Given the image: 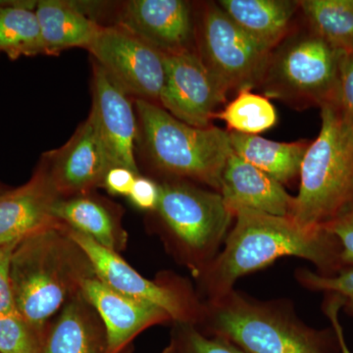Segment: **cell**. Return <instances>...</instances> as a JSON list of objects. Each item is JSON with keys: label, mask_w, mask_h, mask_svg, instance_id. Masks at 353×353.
Here are the masks:
<instances>
[{"label": "cell", "mask_w": 353, "mask_h": 353, "mask_svg": "<svg viewBox=\"0 0 353 353\" xmlns=\"http://www.w3.org/2000/svg\"><path fill=\"white\" fill-rule=\"evenodd\" d=\"M234 219L224 248L199 272L208 299L224 296L239 279L282 257L308 260L323 275L343 269L338 243L323 228L303 227L292 218L250 209H239Z\"/></svg>", "instance_id": "6da1fadb"}, {"label": "cell", "mask_w": 353, "mask_h": 353, "mask_svg": "<svg viewBox=\"0 0 353 353\" xmlns=\"http://www.w3.org/2000/svg\"><path fill=\"white\" fill-rule=\"evenodd\" d=\"M95 276L85 253L60 222L17 243L11 260L16 310L43 338L46 327L85 279Z\"/></svg>", "instance_id": "7a4b0ae2"}, {"label": "cell", "mask_w": 353, "mask_h": 353, "mask_svg": "<svg viewBox=\"0 0 353 353\" xmlns=\"http://www.w3.org/2000/svg\"><path fill=\"white\" fill-rule=\"evenodd\" d=\"M196 327L245 353H341L334 331L311 328L289 305L257 301L234 290L208 299Z\"/></svg>", "instance_id": "3957f363"}, {"label": "cell", "mask_w": 353, "mask_h": 353, "mask_svg": "<svg viewBox=\"0 0 353 353\" xmlns=\"http://www.w3.org/2000/svg\"><path fill=\"white\" fill-rule=\"evenodd\" d=\"M320 108L321 129L304 154L290 216L307 228H322L353 204V126L336 103Z\"/></svg>", "instance_id": "277c9868"}, {"label": "cell", "mask_w": 353, "mask_h": 353, "mask_svg": "<svg viewBox=\"0 0 353 353\" xmlns=\"http://www.w3.org/2000/svg\"><path fill=\"white\" fill-rule=\"evenodd\" d=\"M139 128L148 157L160 171L205 183L219 192L233 153L229 132L196 128L176 119L159 104L134 99Z\"/></svg>", "instance_id": "5b68a950"}, {"label": "cell", "mask_w": 353, "mask_h": 353, "mask_svg": "<svg viewBox=\"0 0 353 353\" xmlns=\"http://www.w3.org/2000/svg\"><path fill=\"white\" fill-rule=\"evenodd\" d=\"M341 54L311 30L288 34L271 52L260 85L264 97L296 108L336 103Z\"/></svg>", "instance_id": "8992f818"}, {"label": "cell", "mask_w": 353, "mask_h": 353, "mask_svg": "<svg viewBox=\"0 0 353 353\" xmlns=\"http://www.w3.org/2000/svg\"><path fill=\"white\" fill-rule=\"evenodd\" d=\"M157 212L181 254L199 272L215 259L234 219L220 192L181 182L160 185Z\"/></svg>", "instance_id": "52a82bcc"}, {"label": "cell", "mask_w": 353, "mask_h": 353, "mask_svg": "<svg viewBox=\"0 0 353 353\" xmlns=\"http://www.w3.org/2000/svg\"><path fill=\"white\" fill-rule=\"evenodd\" d=\"M271 52L243 32L218 4L205 7L199 54L227 94L260 87Z\"/></svg>", "instance_id": "ba28073f"}, {"label": "cell", "mask_w": 353, "mask_h": 353, "mask_svg": "<svg viewBox=\"0 0 353 353\" xmlns=\"http://www.w3.org/2000/svg\"><path fill=\"white\" fill-rule=\"evenodd\" d=\"M87 50L130 97L159 104L166 79L163 53L118 25H102Z\"/></svg>", "instance_id": "9c48e42d"}, {"label": "cell", "mask_w": 353, "mask_h": 353, "mask_svg": "<svg viewBox=\"0 0 353 353\" xmlns=\"http://www.w3.org/2000/svg\"><path fill=\"white\" fill-rule=\"evenodd\" d=\"M69 236L87 255L95 276L111 289L132 299L152 304L170 316L174 324L201 322L203 303L176 285L155 282L141 276L118 252L68 228Z\"/></svg>", "instance_id": "30bf717a"}, {"label": "cell", "mask_w": 353, "mask_h": 353, "mask_svg": "<svg viewBox=\"0 0 353 353\" xmlns=\"http://www.w3.org/2000/svg\"><path fill=\"white\" fill-rule=\"evenodd\" d=\"M164 57L166 79L159 105L190 126L210 127L217 108L226 101V92L196 51Z\"/></svg>", "instance_id": "8fae6325"}, {"label": "cell", "mask_w": 353, "mask_h": 353, "mask_svg": "<svg viewBox=\"0 0 353 353\" xmlns=\"http://www.w3.org/2000/svg\"><path fill=\"white\" fill-rule=\"evenodd\" d=\"M41 160L59 197L94 192L112 167L92 113L65 145L44 153Z\"/></svg>", "instance_id": "7c38bea8"}, {"label": "cell", "mask_w": 353, "mask_h": 353, "mask_svg": "<svg viewBox=\"0 0 353 353\" xmlns=\"http://www.w3.org/2000/svg\"><path fill=\"white\" fill-rule=\"evenodd\" d=\"M118 25L163 54L192 48L194 39L192 4L183 0H129L116 12Z\"/></svg>", "instance_id": "4fadbf2b"}, {"label": "cell", "mask_w": 353, "mask_h": 353, "mask_svg": "<svg viewBox=\"0 0 353 353\" xmlns=\"http://www.w3.org/2000/svg\"><path fill=\"white\" fill-rule=\"evenodd\" d=\"M92 106L90 113L114 166L126 167L139 174L136 143L139 120L132 97L124 92L99 64L92 62Z\"/></svg>", "instance_id": "5bb4252c"}, {"label": "cell", "mask_w": 353, "mask_h": 353, "mask_svg": "<svg viewBox=\"0 0 353 353\" xmlns=\"http://www.w3.org/2000/svg\"><path fill=\"white\" fill-rule=\"evenodd\" d=\"M80 292L103 323L108 353H124L139 333L172 321L162 309L116 292L97 276L83 280Z\"/></svg>", "instance_id": "9a60e30c"}, {"label": "cell", "mask_w": 353, "mask_h": 353, "mask_svg": "<svg viewBox=\"0 0 353 353\" xmlns=\"http://www.w3.org/2000/svg\"><path fill=\"white\" fill-rule=\"evenodd\" d=\"M57 199L46 165L39 160L27 183L0 192V246L20 243L57 223L51 213Z\"/></svg>", "instance_id": "2e32d148"}, {"label": "cell", "mask_w": 353, "mask_h": 353, "mask_svg": "<svg viewBox=\"0 0 353 353\" xmlns=\"http://www.w3.org/2000/svg\"><path fill=\"white\" fill-rule=\"evenodd\" d=\"M219 192L233 214L239 209L283 217L292 214L294 196L284 185L234 152L223 171Z\"/></svg>", "instance_id": "e0dca14e"}, {"label": "cell", "mask_w": 353, "mask_h": 353, "mask_svg": "<svg viewBox=\"0 0 353 353\" xmlns=\"http://www.w3.org/2000/svg\"><path fill=\"white\" fill-rule=\"evenodd\" d=\"M39 353H108L103 323L81 292L48 325Z\"/></svg>", "instance_id": "ac0fdd59"}, {"label": "cell", "mask_w": 353, "mask_h": 353, "mask_svg": "<svg viewBox=\"0 0 353 353\" xmlns=\"http://www.w3.org/2000/svg\"><path fill=\"white\" fill-rule=\"evenodd\" d=\"M51 213L58 222L112 252H119L126 246L127 233L121 224L118 206L92 192L59 197Z\"/></svg>", "instance_id": "d6986e66"}, {"label": "cell", "mask_w": 353, "mask_h": 353, "mask_svg": "<svg viewBox=\"0 0 353 353\" xmlns=\"http://www.w3.org/2000/svg\"><path fill=\"white\" fill-rule=\"evenodd\" d=\"M34 12L46 55H57L69 48L88 50L102 26L85 15L78 2L39 0Z\"/></svg>", "instance_id": "ffe728a7"}, {"label": "cell", "mask_w": 353, "mask_h": 353, "mask_svg": "<svg viewBox=\"0 0 353 353\" xmlns=\"http://www.w3.org/2000/svg\"><path fill=\"white\" fill-rule=\"evenodd\" d=\"M218 6L248 36L273 51L290 34L299 1L221 0Z\"/></svg>", "instance_id": "44dd1931"}, {"label": "cell", "mask_w": 353, "mask_h": 353, "mask_svg": "<svg viewBox=\"0 0 353 353\" xmlns=\"http://www.w3.org/2000/svg\"><path fill=\"white\" fill-rule=\"evenodd\" d=\"M232 150L248 163L268 174L281 183L299 175L309 141L279 143L253 134L229 132Z\"/></svg>", "instance_id": "7402d4cb"}, {"label": "cell", "mask_w": 353, "mask_h": 353, "mask_svg": "<svg viewBox=\"0 0 353 353\" xmlns=\"http://www.w3.org/2000/svg\"><path fill=\"white\" fill-rule=\"evenodd\" d=\"M36 6L31 0L0 1V53L9 59L43 54Z\"/></svg>", "instance_id": "603a6c76"}, {"label": "cell", "mask_w": 353, "mask_h": 353, "mask_svg": "<svg viewBox=\"0 0 353 353\" xmlns=\"http://www.w3.org/2000/svg\"><path fill=\"white\" fill-rule=\"evenodd\" d=\"M310 30L341 52L353 53V0H303Z\"/></svg>", "instance_id": "cb8c5ba5"}, {"label": "cell", "mask_w": 353, "mask_h": 353, "mask_svg": "<svg viewBox=\"0 0 353 353\" xmlns=\"http://www.w3.org/2000/svg\"><path fill=\"white\" fill-rule=\"evenodd\" d=\"M214 118L224 121L228 132L259 136L275 126L277 111L268 97L253 94L252 90L238 92L224 109L217 111Z\"/></svg>", "instance_id": "d4e9b609"}, {"label": "cell", "mask_w": 353, "mask_h": 353, "mask_svg": "<svg viewBox=\"0 0 353 353\" xmlns=\"http://www.w3.org/2000/svg\"><path fill=\"white\" fill-rule=\"evenodd\" d=\"M296 276L299 284L306 289L340 297L343 307L353 315V266L345 267L332 275H323L309 269H299Z\"/></svg>", "instance_id": "484cf974"}, {"label": "cell", "mask_w": 353, "mask_h": 353, "mask_svg": "<svg viewBox=\"0 0 353 353\" xmlns=\"http://www.w3.org/2000/svg\"><path fill=\"white\" fill-rule=\"evenodd\" d=\"M41 341L17 311L0 313V353H39Z\"/></svg>", "instance_id": "4316f807"}, {"label": "cell", "mask_w": 353, "mask_h": 353, "mask_svg": "<svg viewBox=\"0 0 353 353\" xmlns=\"http://www.w3.org/2000/svg\"><path fill=\"white\" fill-rule=\"evenodd\" d=\"M171 341L180 353H245L224 339L202 333L194 324H175Z\"/></svg>", "instance_id": "83f0119b"}, {"label": "cell", "mask_w": 353, "mask_h": 353, "mask_svg": "<svg viewBox=\"0 0 353 353\" xmlns=\"http://www.w3.org/2000/svg\"><path fill=\"white\" fill-rule=\"evenodd\" d=\"M336 239L340 248L341 267L353 266V204L334 219L322 226Z\"/></svg>", "instance_id": "f1b7e54d"}, {"label": "cell", "mask_w": 353, "mask_h": 353, "mask_svg": "<svg viewBox=\"0 0 353 353\" xmlns=\"http://www.w3.org/2000/svg\"><path fill=\"white\" fill-rule=\"evenodd\" d=\"M336 105L353 126V53L341 52L340 57Z\"/></svg>", "instance_id": "f546056e"}, {"label": "cell", "mask_w": 353, "mask_h": 353, "mask_svg": "<svg viewBox=\"0 0 353 353\" xmlns=\"http://www.w3.org/2000/svg\"><path fill=\"white\" fill-rule=\"evenodd\" d=\"M17 243L0 246V313L17 311L11 281V260Z\"/></svg>", "instance_id": "4dcf8cb0"}, {"label": "cell", "mask_w": 353, "mask_h": 353, "mask_svg": "<svg viewBox=\"0 0 353 353\" xmlns=\"http://www.w3.org/2000/svg\"><path fill=\"white\" fill-rule=\"evenodd\" d=\"M128 197L134 206L141 210L157 211L160 199V185L152 179L139 175Z\"/></svg>", "instance_id": "1f68e13d"}, {"label": "cell", "mask_w": 353, "mask_h": 353, "mask_svg": "<svg viewBox=\"0 0 353 353\" xmlns=\"http://www.w3.org/2000/svg\"><path fill=\"white\" fill-rule=\"evenodd\" d=\"M139 175L141 174H137L126 167H111L104 176L101 187L113 196H128Z\"/></svg>", "instance_id": "d6a6232c"}, {"label": "cell", "mask_w": 353, "mask_h": 353, "mask_svg": "<svg viewBox=\"0 0 353 353\" xmlns=\"http://www.w3.org/2000/svg\"><path fill=\"white\" fill-rule=\"evenodd\" d=\"M331 324L332 327H333L334 334H336L341 353H352L350 347H348L347 340H345V333H343V327H341L340 320H332Z\"/></svg>", "instance_id": "836d02e7"}, {"label": "cell", "mask_w": 353, "mask_h": 353, "mask_svg": "<svg viewBox=\"0 0 353 353\" xmlns=\"http://www.w3.org/2000/svg\"><path fill=\"white\" fill-rule=\"evenodd\" d=\"M159 353H180V352H179L178 348H176L175 343L171 341L168 347H165L164 350Z\"/></svg>", "instance_id": "e575fe53"}, {"label": "cell", "mask_w": 353, "mask_h": 353, "mask_svg": "<svg viewBox=\"0 0 353 353\" xmlns=\"http://www.w3.org/2000/svg\"><path fill=\"white\" fill-rule=\"evenodd\" d=\"M6 190V188H4L3 185H1V183H0V192H4Z\"/></svg>", "instance_id": "d590c367"}]
</instances>
